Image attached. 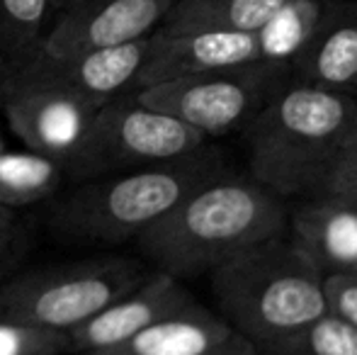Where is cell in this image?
I'll return each mask as SVG.
<instances>
[{"mask_svg": "<svg viewBox=\"0 0 357 355\" xmlns=\"http://www.w3.org/2000/svg\"><path fill=\"white\" fill-rule=\"evenodd\" d=\"M209 144L180 119L146 107L134 95H117L95 112L66 176L93 180L178 161Z\"/></svg>", "mask_w": 357, "mask_h": 355, "instance_id": "6", "label": "cell"}, {"mask_svg": "<svg viewBox=\"0 0 357 355\" xmlns=\"http://www.w3.org/2000/svg\"><path fill=\"white\" fill-rule=\"evenodd\" d=\"M357 95L287 86L243 129L250 178L278 197H319L353 124Z\"/></svg>", "mask_w": 357, "mask_h": 355, "instance_id": "2", "label": "cell"}, {"mask_svg": "<svg viewBox=\"0 0 357 355\" xmlns=\"http://www.w3.org/2000/svg\"><path fill=\"white\" fill-rule=\"evenodd\" d=\"M284 0H175L155 32H258Z\"/></svg>", "mask_w": 357, "mask_h": 355, "instance_id": "17", "label": "cell"}, {"mask_svg": "<svg viewBox=\"0 0 357 355\" xmlns=\"http://www.w3.org/2000/svg\"><path fill=\"white\" fill-rule=\"evenodd\" d=\"M192 299L195 297L183 287L178 278L158 270L132 292L114 299L85 324L68 331V351L83 355L114 348Z\"/></svg>", "mask_w": 357, "mask_h": 355, "instance_id": "12", "label": "cell"}, {"mask_svg": "<svg viewBox=\"0 0 357 355\" xmlns=\"http://www.w3.org/2000/svg\"><path fill=\"white\" fill-rule=\"evenodd\" d=\"M226 173L209 144L178 161L83 180L52 207V229L80 243H122L180 204L190 192Z\"/></svg>", "mask_w": 357, "mask_h": 355, "instance_id": "4", "label": "cell"}, {"mask_svg": "<svg viewBox=\"0 0 357 355\" xmlns=\"http://www.w3.org/2000/svg\"><path fill=\"white\" fill-rule=\"evenodd\" d=\"M260 355H357V328L326 312Z\"/></svg>", "mask_w": 357, "mask_h": 355, "instance_id": "20", "label": "cell"}, {"mask_svg": "<svg viewBox=\"0 0 357 355\" xmlns=\"http://www.w3.org/2000/svg\"><path fill=\"white\" fill-rule=\"evenodd\" d=\"M319 197L357 207V139L345 142V146L340 149Z\"/></svg>", "mask_w": 357, "mask_h": 355, "instance_id": "22", "label": "cell"}, {"mask_svg": "<svg viewBox=\"0 0 357 355\" xmlns=\"http://www.w3.org/2000/svg\"><path fill=\"white\" fill-rule=\"evenodd\" d=\"M287 86V73L265 63L238 71L160 81L134 90L146 107L180 119L207 139L243 132L250 119Z\"/></svg>", "mask_w": 357, "mask_h": 355, "instance_id": "7", "label": "cell"}, {"mask_svg": "<svg viewBox=\"0 0 357 355\" xmlns=\"http://www.w3.org/2000/svg\"><path fill=\"white\" fill-rule=\"evenodd\" d=\"M258 63L255 32H192L173 37L153 32L134 90L173 78L238 71Z\"/></svg>", "mask_w": 357, "mask_h": 355, "instance_id": "10", "label": "cell"}, {"mask_svg": "<svg viewBox=\"0 0 357 355\" xmlns=\"http://www.w3.org/2000/svg\"><path fill=\"white\" fill-rule=\"evenodd\" d=\"M0 107L24 149L54 158L63 168L100 109L73 90L20 73L0 81Z\"/></svg>", "mask_w": 357, "mask_h": 355, "instance_id": "8", "label": "cell"}, {"mask_svg": "<svg viewBox=\"0 0 357 355\" xmlns=\"http://www.w3.org/2000/svg\"><path fill=\"white\" fill-rule=\"evenodd\" d=\"M173 5L175 0H75L54 20L42 52L68 56L151 37Z\"/></svg>", "mask_w": 357, "mask_h": 355, "instance_id": "9", "label": "cell"}, {"mask_svg": "<svg viewBox=\"0 0 357 355\" xmlns=\"http://www.w3.org/2000/svg\"><path fill=\"white\" fill-rule=\"evenodd\" d=\"M324 294L328 312L357 328V273L324 275Z\"/></svg>", "mask_w": 357, "mask_h": 355, "instance_id": "23", "label": "cell"}, {"mask_svg": "<svg viewBox=\"0 0 357 355\" xmlns=\"http://www.w3.org/2000/svg\"><path fill=\"white\" fill-rule=\"evenodd\" d=\"M291 71L299 78L296 83L353 95L357 90V0H335L309 47L291 63Z\"/></svg>", "mask_w": 357, "mask_h": 355, "instance_id": "13", "label": "cell"}, {"mask_svg": "<svg viewBox=\"0 0 357 355\" xmlns=\"http://www.w3.org/2000/svg\"><path fill=\"white\" fill-rule=\"evenodd\" d=\"M199 355H258L255 346L250 341H245L241 333H234L226 341H221L219 346L209 348V351L199 353Z\"/></svg>", "mask_w": 357, "mask_h": 355, "instance_id": "25", "label": "cell"}, {"mask_svg": "<svg viewBox=\"0 0 357 355\" xmlns=\"http://www.w3.org/2000/svg\"><path fill=\"white\" fill-rule=\"evenodd\" d=\"M73 3H75V0H52L54 15H56V17H59V15H61L63 10H68V8H71ZM56 17H54V20H56Z\"/></svg>", "mask_w": 357, "mask_h": 355, "instance_id": "27", "label": "cell"}, {"mask_svg": "<svg viewBox=\"0 0 357 355\" xmlns=\"http://www.w3.org/2000/svg\"><path fill=\"white\" fill-rule=\"evenodd\" d=\"M333 5L335 0H284L255 32L260 63L291 71V63L309 47Z\"/></svg>", "mask_w": 357, "mask_h": 355, "instance_id": "16", "label": "cell"}, {"mask_svg": "<svg viewBox=\"0 0 357 355\" xmlns=\"http://www.w3.org/2000/svg\"><path fill=\"white\" fill-rule=\"evenodd\" d=\"M209 278L219 314L258 355L328 312L324 275L287 234L245 248Z\"/></svg>", "mask_w": 357, "mask_h": 355, "instance_id": "3", "label": "cell"}, {"mask_svg": "<svg viewBox=\"0 0 357 355\" xmlns=\"http://www.w3.org/2000/svg\"><path fill=\"white\" fill-rule=\"evenodd\" d=\"M17 227V214L13 209L0 207V232H8V229Z\"/></svg>", "mask_w": 357, "mask_h": 355, "instance_id": "26", "label": "cell"}, {"mask_svg": "<svg viewBox=\"0 0 357 355\" xmlns=\"http://www.w3.org/2000/svg\"><path fill=\"white\" fill-rule=\"evenodd\" d=\"M66 351V333L0 322V355H61Z\"/></svg>", "mask_w": 357, "mask_h": 355, "instance_id": "21", "label": "cell"}, {"mask_svg": "<svg viewBox=\"0 0 357 355\" xmlns=\"http://www.w3.org/2000/svg\"><path fill=\"white\" fill-rule=\"evenodd\" d=\"M3 149H8V144H5V139H3V134H0V151H3Z\"/></svg>", "mask_w": 357, "mask_h": 355, "instance_id": "29", "label": "cell"}, {"mask_svg": "<svg viewBox=\"0 0 357 355\" xmlns=\"http://www.w3.org/2000/svg\"><path fill=\"white\" fill-rule=\"evenodd\" d=\"M149 278L134 258H90L22 270L0 282V322L68 333Z\"/></svg>", "mask_w": 357, "mask_h": 355, "instance_id": "5", "label": "cell"}, {"mask_svg": "<svg viewBox=\"0 0 357 355\" xmlns=\"http://www.w3.org/2000/svg\"><path fill=\"white\" fill-rule=\"evenodd\" d=\"M357 139V105H355V114H353V124H350V134H348V142Z\"/></svg>", "mask_w": 357, "mask_h": 355, "instance_id": "28", "label": "cell"}, {"mask_svg": "<svg viewBox=\"0 0 357 355\" xmlns=\"http://www.w3.org/2000/svg\"><path fill=\"white\" fill-rule=\"evenodd\" d=\"M284 199L258 180L224 176L190 192L137 236L139 251L173 278L209 275L245 248L284 236Z\"/></svg>", "mask_w": 357, "mask_h": 355, "instance_id": "1", "label": "cell"}, {"mask_svg": "<svg viewBox=\"0 0 357 355\" xmlns=\"http://www.w3.org/2000/svg\"><path fill=\"white\" fill-rule=\"evenodd\" d=\"M66 168L37 151H0V207L17 209L49 199L66 180Z\"/></svg>", "mask_w": 357, "mask_h": 355, "instance_id": "19", "label": "cell"}, {"mask_svg": "<svg viewBox=\"0 0 357 355\" xmlns=\"http://www.w3.org/2000/svg\"><path fill=\"white\" fill-rule=\"evenodd\" d=\"M234 333L236 331L226 324L221 314L192 299L185 307L146 326L129 341L107 348V351L83 355H199L219 346Z\"/></svg>", "mask_w": 357, "mask_h": 355, "instance_id": "15", "label": "cell"}, {"mask_svg": "<svg viewBox=\"0 0 357 355\" xmlns=\"http://www.w3.org/2000/svg\"><path fill=\"white\" fill-rule=\"evenodd\" d=\"M54 17L52 0H0V81L42 49Z\"/></svg>", "mask_w": 357, "mask_h": 355, "instance_id": "18", "label": "cell"}, {"mask_svg": "<svg viewBox=\"0 0 357 355\" xmlns=\"http://www.w3.org/2000/svg\"><path fill=\"white\" fill-rule=\"evenodd\" d=\"M24 234L22 229L13 227L8 229V232H0V282H3V278L10 273L15 266H17V261L22 258L24 253Z\"/></svg>", "mask_w": 357, "mask_h": 355, "instance_id": "24", "label": "cell"}, {"mask_svg": "<svg viewBox=\"0 0 357 355\" xmlns=\"http://www.w3.org/2000/svg\"><path fill=\"white\" fill-rule=\"evenodd\" d=\"M291 241L321 270L357 273V207L314 197L289 219Z\"/></svg>", "mask_w": 357, "mask_h": 355, "instance_id": "14", "label": "cell"}, {"mask_svg": "<svg viewBox=\"0 0 357 355\" xmlns=\"http://www.w3.org/2000/svg\"><path fill=\"white\" fill-rule=\"evenodd\" d=\"M149 44L151 37H144L137 42L119 44V47L90 49V52L68 54V56H52V54L39 49L15 73L56 83V86L73 90L93 105L102 107L105 103L122 95L127 88H134L139 71L144 66Z\"/></svg>", "mask_w": 357, "mask_h": 355, "instance_id": "11", "label": "cell"}]
</instances>
